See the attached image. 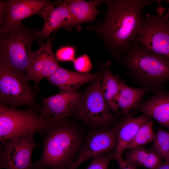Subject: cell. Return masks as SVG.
I'll return each instance as SVG.
<instances>
[{"label": "cell", "instance_id": "25", "mask_svg": "<svg viewBox=\"0 0 169 169\" xmlns=\"http://www.w3.org/2000/svg\"><path fill=\"white\" fill-rule=\"evenodd\" d=\"M73 63L75 70L81 73L88 74L93 67L90 57L86 54L75 59Z\"/></svg>", "mask_w": 169, "mask_h": 169}, {"label": "cell", "instance_id": "22", "mask_svg": "<svg viewBox=\"0 0 169 169\" xmlns=\"http://www.w3.org/2000/svg\"><path fill=\"white\" fill-rule=\"evenodd\" d=\"M156 135L153 129V122L151 120L140 128L134 138L127 145L126 149L142 146L153 142Z\"/></svg>", "mask_w": 169, "mask_h": 169}, {"label": "cell", "instance_id": "2", "mask_svg": "<svg viewBox=\"0 0 169 169\" xmlns=\"http://www.w3.org/2000/svg\"><path fill=\"white\" fill-rule=\"evenodd\" d=\"M43 151L33 164L39 169H67L82 148L81 133L68 118L56 121L41 135Z\"/></svg>", "mask_w": 169, "mask_h": 169}, {"label": "cell", "instance_id": "15", "mask_svg": "<svg viewBox=\"0 0 169 169\" xmlns=\"http://www.w3.org/2000/svg\"><path fill=\"white\" fill-rule=\"evenodd\" d=\"M69 13V0L57 1L45 7L40 14L44 23L42 28L39 30L38 44H43L45 38L49 37L51 33L60 28Z\"/></svg>", "mask_w": 169, "mask_h": 169}, {"label": "cell", "instance_id": "23", "mask_svg": "<svg viewBox=\"0 0 169 169\" xmlns=\"http://www.w3.org/2000/svg\"><path fill=\"white\" fill-rule=\"evenodd\" d=\"M151 149L169 162V132L159 128L157 130Z\"/></svg>", "mask_w": 169, "mask_h": 169}, {"label": "cell", "instance_id": "12", "mask_svg": "<svg viewBox=\"0 0 169 169\" xmlns=\"http://www.w3.org/2000/svg\"><path fill=\"white\" fill-rule=\"evenodd\" d=\"M52 42L53 39L48 37L45 43L31 53L25 78L28 82L33 80L37 87L41 80L48 78L60 67L53 52Z\"/></svg>", "mask_w": 169, "mask_h": 169}, {"label": "cell", "instance_id": "28", "mask_svg": "<svg viewBox=\"0 0 169 169\" xmlns=\"http://www.w3.org/2000/svg\"><path fill=\"white\" fill-rule=\"evenodd\" d=\"M157 169H169V162L165 161Z\"/></svg>", "mask_w": 169, "mask_h": 169}, {"label": "cell", "instance_id": "4", "mask_svg": "<svg viewBox=\"0 0 169 169\" xmlns=\"http://www.w3.org/2000/svg\"><path fill=\"white\" fill-rule=\"evenodd\" d=\"M39 30L22 23L0 29V67L10 70L25 79L33 42Z\"/></svg>", "mask_w": 169, "mask_h": 169}, {"label": "cell", "instance_id": "26", "mask_svg": "<svg viewBox=\"0 0 169 169\" xmlns=\"http://www.w3.org/2000/svg\"><path fill=\"white\" fill-rule=\"evenodd\" d=\"M75 50L74 47L67 46L59 49L55 56L57 60L61 61H72L75 59Z\"/></svg>", "mask_w": 169, "mask_h": 169}, {"label": "cell", "instance_id": "24", "mask_svg": "<svg viewBox=\"0 0 169 169\" xmlns=\"http://www.w3.org/2000/svg\"><path fill=\"white\" fill-rule=\"evenodd\" d=\"M113 159H115L114 151L93 158L85 169H108L109 163Z\"/></svg>", "mask_w": 169, "mask_h": 169}, {"label": "cell", "instance_id": "27", "mask_svg": "<svg viewBox=\"0 0 169 169\" xmlns=\"http://www.w3.org/2000/svg\"><path fill=\"white\" fill-rule=\"evenodd\" d=\"M115 160L118 163L119 169H137L136 166L124 160L122 156L117 157Z\"/></svg>", "mask_w": 169, "mask_h": 169}, {"label": "cell", "instance_id": "9", "mask_svg": "<svg viewBox=\"0 0 169 169\" xmlns=\"http://www.w3.org/2000/svg\"><path fill=\"white\" fill-rule=\"evenodd\" d=\"M34 135H30L10 141L1 142L0 168L32 169V157L38 146Z\"/></svg>", "mask_w": 169, "mask_h": 169}, {"label": "cell", "instance_id": "14", "mask_svg": "<svg viewBox=\"0 0 169 169\" xmlns=\"http://www.w3.org/2000/svg\"><path fill=\"white\" fill-rule=\"evenodd\" d=\"M104 2L102 0H69V15L61 28L63 27L68 31L74 28L80 31L81 24L93 21L96 15L102 12L97 8Z\"/></svg>", "mask_w": 169, "mask_h": 169}, {"label": "cell", "instance_id": "5", "mask_svg": "<svg viewBox=\"0 0 169 169\" xmlns=\"http://www.w3.org/2000/svg\"><path fill=\"white\" fill-rule=\"evenodd\" d=\"M31 109H17L0 103V141L17 139L25 136L41 135L57 121L48 116L38 114Z\"/></svg>", "mask_w": 169, "mask_h": 169}, {"label": "cell", "instance_id": "18", "mask_svg": "<svg viewBox=\"0 0 169 169\" xmlns=\"http://www.w3.org/2000/svg\"><path fill=\"white\" fill-rule=\"evenodd\" d=\"M102 74L100 89L107 105L111 111L119 115L118 100L121 79L118 75H114L110 68L111 62L108 60L104 64H100Z\"/></svg>", "mask_w": 169, "mask_h": 169}, {"label": "cell", "instance_id": "10", "mask_svg": "<svg viewBox=\"0 0 169 169\" xmlns=\"http://www.w3.org/2000/svg\"><path fill=\"white\" fill-rule=\"evenodd\" d=\"M55 2L47 0L0 1V29L14 26L22 23L26 18L40 14L45 7Z\"/></svg>", "mask_w": 169, "mask_h": 169}, {"label": "cell", "instance_id": "13", "mask_svg": "<svg viewBox=\"0 0 169 169\" xmlns=\"http://www.w3.org/2000/svg\"><path fill=\"white\" fill-rule=\"evenodd\" d=\"M82 93L77 91H60L57 94L42 99L40 114L59 121L74 114Z\"/></svg>", "mask_w": 169, "mask_h": 169}, {"label": "cell", "instance_id": "17", "mask_svg": "<svg viewBox=\"0 0 169 169\" xmlns=\"http://www.w3.org/2000/svg\"><path fill=\"white\" fill-rule=\"evenodd\" d=\"M100 74V72L92 74L74 72L60 66L47 79L50 84L57 86L60 91H75L83 84L95 80Z\"/></svg>", "mask_w": 169, "mask_h": 169}, {"label": "cell", "instance_id": "29", "mask_svg": "<svg viewBox=\"0 0 169 169\" xmlns=\"http://www.w3.org/2000/svg\"><path fill=\"white\" fill-rule=\"evenodd\" d=\"M32 169H39L37 168H36V167H33V168Z\"/></svg>", "mask_w": 169, "mask_h": 169}, {"label": "cell", "instance_id": "3", "mask_svg": "<svg viewBox=\"0 0 169 169\" xmlns=\"http://www.w3.org/2000/svg\"><path fill=\"white\" fill-rule=\"evenodd\" d=\"M115 60L124 66L133 82L154 93L164 90L165 83L169 81V58L134 43Z\"/></svg>", "mask_w": 169, "mask_h": 169}, {"label": "cell", "instance_id": "8", "mask_svg": "<svg viewBox=\"0 0 169 169\" xmlns=\"http://www.w3.org/2000/svg\"><path fill=\"white\" fill-rule=\"evenodd\" d=\"M26 79L0 67V103L15 108L28 106L39 112L41 108L35 105L34 93Z\"/></svg>", "mask_w": 169, "mask_h": 169}, {"label": "cell", "instance_id": "6", "mask_svg": "<svg viewBox=\"0 0 169 169\" xmlns=\"http://www.w3.org/2000/svg\"><path fill=\"white\" fill-rule=\"evenodd\" d=\"M101 71L82 93L74 115L87 125L99 129H109L116 121L102 94Z\"/></svg>", "mask_w": 169, "mask_h": 169}, {"label": "cell", "instance_id": "19", "mask_svg": "<svg viewBox=\"0 0 169 169\" xmlns=\"http://www.w3.org/2000/svg\"><path fill=\"white\" fill-rule=\"evenodd\" d=\"M151 120L150 117L142 114L136 117H124L119 122L120 127L117 135V145L114 151L115 160L117 157L122 156L127 146L140 128Z\"/></svg>", "mask_w": 169, "mask_h": 169}, {"label": "cell", "instance_id": "16", "mask_svg": "<svg viewBox=\"0 0 169 169\" xmlns=\"http://www.w3.org/2000/svg\"><path fill=\"white\" fill-rule=\"evenodd\" d=\"M145 101H142L136 109L157 120L169 129V91L160 90Z\"/></svg>", "mask_w": 169, "mask_h": 169}, {"label": "cell", "instance_id": "1", "mask_svg": "<svg viewBox=\"0 0 169 169\" xmlns=\"http://www.w3.org/2000/svg\"><path fill=\"white\" fill-rule=\"evenodd\" d=\"M158 1L106 0L104 20L89 27L114 59L127 50L143 24V8Z\"/></svg>", "mask_w": 169, "mask_h": 169}, {"label": "cell", "instance_id": "20", "mask_svg": "<svg viewBox=\"0 0 169 169\" xmlns=\"http://www.w3.org/2000/svg\"><path fill=\"white\" fill-rule=\"evenodd\" d=\"M150 92L149 89L145 87H131L121 79L118 100L120 114L124 117L131 116V111L136 109L142 101L144 96Z\"/></svg>", "mask_w": 169, "mask_h": 169}, {"label": "cell", "instance_id": "7", "mask_svg": "<svg viewBox=\"0 0 169 169\" xmlns=\"http://www.w3.org/2000/svg\"><path fill=\"white\" fill-rule=\"evenodd\" d=\"M160 7L152 14L146 13L133 43L149 51L169 58V8Z\"/></svg>", "mask_w": 169, "mask_h": 169}, {"label": "cell", "instance_id": "21", "mask_svg": "<svg viewBox=\"0 0 169 169\" xmlns=\"http://www.w3.org/2000/svg\"><path fill=\"white\" fill-rule=\"evenodd\" d=\"M130 149L126 155L125 160L136 167L157 169L163 163V159L151 149L142 146Z\"/></svg>", "mask_w": 169, "mask_h": 169}, {"label": "cell", "instance_id": "11", "mask_svg": "<svg viewBox=\"0 0 169 169\" xmlns=\"http://www.w3.org/2000/svg\"><path fill=\"white\" fill-rule=\"evenodd\" d=\"M120 127L119 122L109 129H100L89 136L77 159L67 169H77L83 162L106 154L115 150L117 145V135Z\"/></svg>", "mask_w": 169, "mask_h": 169}]
</instances>
